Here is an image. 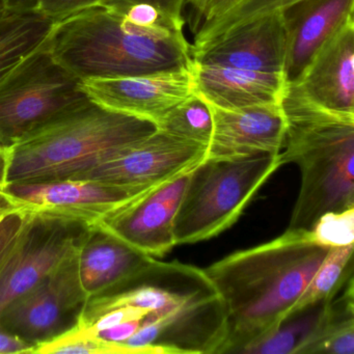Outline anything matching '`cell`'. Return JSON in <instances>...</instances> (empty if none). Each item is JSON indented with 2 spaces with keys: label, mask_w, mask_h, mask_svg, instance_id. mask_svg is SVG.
Returning <instances> with one entry per match:
<instances>
[{
  "label": "cell",
  "mask_w": 354,
  "mask_h": 354,
  "mask_svg": "<svg viewBox=\"0 0 354 354\" xmlns=\"http://www.w3.org/2000/svg\"><path fill=\"white\" fill-rule=\"evenodd\" d=\"M123 306L138 310V333L121 344L127 354L223 353L227 310L204 269L154 259L123 287L90 298L78 329Z\"/></svg>",
  "instance_id": "cell-1"
},
{
  "label": "cell",
  "mask_w": 354,
  "mask_h": 354,
  "mask_svg": "<svg viewBox=\"0 0 354 354\" xmlns=\"http://www.w3.org/2000/svg\"><path fill=\"white\" fill-rule=\"evenodd\" d=\"M328 250L310 232L287 230L272 241L234 252L204 269L227 310L229 333L223 353H240L277 328Z\"/></svg>",
  "instance_id": "cell-2"
},
{
  "label": "cell",
  "mask_w": 354,
  "mask_h": 354,
  "mask_svg": "<svg viewBox=\"0 0 354 354\" xmlns=\"http://www.w3.org/2000/svg\"><path fill=\"white\" fill-rule=\"evenodd\" d=\"M182 24L146 28L99 3L55 21L47 48L80 80L129 77L194 65Z\"/></svg>",
  "instance_id": "cell-3"
},
{
  "label": "cell",
  "mask_w": 354,
  "mask_h": 354,
  "mask_svg": "<svg viewBox=\"0 0 354 354\" xmlns=\"http://www.w3.org/2000/svg\"><path fill=\"white\" fill-rule=\"evenodd\" d=\"M281 107L286 134L279 157L301 174L287 230L310 232L325 213L354 208V115L324 109L291 84Z\"/></svg>",
  "instance_id": "cell-4"
},
{
  "label": "cell",
  "mask_w": 354,
  "mask_h": 354,
  "mask_svg": "<svg viewBox=\"0 0 354 354\" xmlns=\"http://www.w3.org/2000/svg\"><path fill=\"white\" fill-rule=\"evenodd\" d=\"M156 130L91 100L6 151L5 183L72 179Z\"/></svg>",
  "instance_id": "cell-5"
},
{
  "label": "cell",
  "mask_w": 354,
  "mask_h": 354,
  "mask_svg": "<svg viewBox=\"0 0 354 354\" xmlns=\"http://www.w3.org/2000/svg\"><path fill=\"white\" fill-rule=\"evenodd\" d=\"M281 165L279 153L204 159L190 171L176 213V245L204 241L232 227Z\"/></svg>",
  "instance_id": "cell-6"
},
{
  "label": "cell",
  "mask_w": 354,
  "mask_h": 354,
  "mask_svg": "<svg viewBox=\"0 0 354 354\" xmlns=\"http://www.w3.org/2000/svg\"><path fill=\"white\" fill-rule=\"evenodd\" d=\"M92 227L9 204L0 217V316L16 298L80 252Z\"/></svg>",
  "instance_id": "cell-7"
},
{
  "label": "cell",
  "mask_w": 354,
  "mask_h": 354,
  "mask_svg": "<svg viewBox=\"0 0 354 354\" xmlns=\"http://www.w3.org/2000/svg\"><path fill=\"white\" fill-rule=\"evenodd\" d=\"M90 101L82 80L57 63L45 45L0 82V149L6 152Z\"/></svg>",
  "instance_id": "cell-8"
},
{
  "label": "cell",
  "mask_w": 354,
  "mask_h": 354,
  "mask_svg": "<svg viewBox=\"0 0 354 354\" xmlns=\"http://www.w3.org/2000/svg\"><path fill=\"white\" fill-rule=\"evenodd\" d=\"M78 260L80 252L12 301L0 316V331L15 335L36 349L78 328L90 299L80 279Z\"/></svg>",
  "instance_id": "cell-9"
},
{
  "label": "cell",
  "mask_w": 354,
  "mask_h": 354,
  "mask_svg": "<svg viewBox=\"0 0 354 354\" xmlns=\"http://www.w3.org/2000/svg\"><path fill=\"white\" fill-rule=\"evenodd\" d=\"M207 147L157 129L129 148L72 178L147 192L189 173L206 158Z\"/></svg>",
  "instance_id": "cell-10"
},
{
  "label": "cell",
  "mask_w": 354,
  "mask_h": 354,
  "mask_svg": "<svg viewBox=\"0 0 354 354\" xmlns=\"http://www.w3.org/2000/svg\"><path fill=\"white\" fill-rule=\"evenodd\" d=\"M145 192L73 179L0 185V194L11 206L75 219L91 225L100 223Z\"/></svg>",
  "instance_id": "cell-11"
},
{
  "label": "cell",
  "mask_w": 354,
  "mask_h": 354,
  "mask_svg": "<svg viewBox=\"0 0 354 354\" xmlns=\"http://www.w3.org/2000/svg\"><path fill=\"white\" fill-rule=\"evenodd\" d=\"M82 88L97 104L157 128L171 109L198 93L194 64L145 75L84 80Z\"/></svg>",
  "instance_id": "cell-12"
},
{
  "label": "cell",
  "mask_w": 354,
  "mask_h": 354,
  "mask_svg": "<svg viewBox=\"0 0 354 354\" xmlns=\"http://www.w3.org/2000/svg\"><path fill=\"white\" fill-rule=\"evenodd\" d=\"M189 173L148 190L97 225L148 256H163L176 245L174 221Z\"/></svg>",
  "instance_id": "cell-13"
},
{
  "label": "cell",
  "mask_w": 354,
  "mask_h": 354,
  "mask_svg": "<svg viewBox=\"0 0 354 354\" xmlns=\"http://www.w3.org/2000/svg\"><path fill=\"white\" fill-rule=\"evenodd\" d=\"M207 104L212 117V134L205 159L281 152L286 134L281 103L236 109H221L208 102Z\"/></svg>",
  "instance_id": "cell-14"
},
{
  "label": "cell",
  "mask_w": 354,
  "mask_h": 354,
  "mask_svg": "<svg viewBox=\"0 0 354 354\" xmlns=\"http://www.w3.org/2000/svg\"><path fill=\"white\" fill-rule=\"evenodd\" d=\"M289 84L324 109L354 115V19L325 41Z\"/></svg>",
  "instance_id": "cell-15"
},
{
  "label": "cell",
  "mask_w": 354,
  "mask_h": 354,
  "mask_svg": "<svg viewBox=\"0 0 354 354\" xmlns=\"http://www.w3.org/2000/svg\"><path fill=\"white\" fill-rule=\"evenodd\" d=\"M285 24L281 13L250 22L192 55L194 62L217 67L285 72Z\"/></svg>",
  "instance_id": "cell-16"
},
{
  "label": "cell",
  "mask_w": 354,
  "mask_h": 354,
  "mask_svg": "<svg viewBox=\"0 0 354 354\" xmlns=\"http://www.w3.org/2000/svg\"><path fill=\"white\" fill-rule=\"evenodd\" d=\"M354 0H300L281 13L288 82L299 77L315 53L346 22L354 19Z\"/></svg>",
  "instance_id": "cell-17"
},
{
  "label": "cell",
  "mask_w": 354,
  "mask_h": 354,
  "mask_svg": "<svg viewBox=\"0 0 354 354\" xmlns=\"http://www.w3.org/2000/svg\"><path fill=\"white\" fill-rule=\"evenodd\" d=\"M154 258L132 248L99 225H93L80 252V274L90 298L125 286Z\"/></svg>",
  "instance_id": "cell-18"
},
{
  "label": "cell",
  "mask_w": 354,
  "mask_h": 354,
  "mask_svg": "<svg viewBox=\"0 0 354 354\" xmlns=\"http://www.w3.org/2000/svg\"><path fill=\"white\" fill-rule=\"evenodd\" d=\"M196 92L204 100L225 109L281 104L287 92L285 72H263L203 65L194 62Z\"/></svg>",
  "instance_id": "cell-19"
},
{
  "label": "cell",
  "mask_w": 354,
  "mask_h": 354,
  "mask_svg": "<svg viewBox=\"0 0 354 354\" xmlns=\"http://www.w3.org/2000/svg\"><path fill=\"white\" fill-rule=\"evenodd\" d=\"M55 24L36 10L0 12V82L46 45Z\"/></svg>",
  "instance_id": "cell-20"
},
{
  "label": "cell",
  "mask_w": 354,
  "mask_h": 354,
  "mask_svg": "<svg viewBox=\"0 0 354 354\" xmlns=\"http://www.w3.org/2000/svg\"><path fill=\"white\" fill-rule=\"evenodd\" d=\"M339 297L324 302L318 323L298 354H354L353 277Z\"/></svg>",
  "instance_id": "cell-21"
},
{
  "label": "cell",
  "mask_w": 354,
  "mask_h": 354,
  "mask_svg": "<svg viewBox=\"0 0 354 354\" xmlns=\"http://www.w3.org/2000/svg\"><path fill=\"white\" fill-rule=\"evenodd\" d=\"M353 250L354 244L329 248L324 260L288 316L335 297L348 279L353 277Z\"/></svg>",
  "instance_id": "cell-22"
},
{
  "label": "cell",
  "mask_w": 354,
  "mask_h": 354,
  "mask_svg": "<svg viewBox=\"0 0 354 354\" xmlns=\"http://www.w3.org/2000/svg\"><path fill=\"white\" fill-rule=\"evenodd\" d=\"M323 304L290 315L277 328L248 344L240 353L298 354L318 323Z\"/></svg>",
  "instance_id": "cell-23"
},
{
  "label": "cell",
  "mask_w": 354,
  "mask_h": 354,
  "mask_svg": "<svg viewBox=\"0 0 354 354\" xmlns=\"http://www.w3.org/2000/svg\"><path fill=\"white\" fill-rule=\"evenodd\" d=\"M300 0H243L233 9L202 24L194 32L192 55L232 30L273 14L283 13Z\"/></svg>",
  "instance_id": "cell-24"
},
{
  "label": "cell",
  "mask_w": 354,
  "mask_h": 354,
  "mask_svg": "<svg viewBox=\"0 0 354 354\" xmlns=\"http://www.w3.org/2000/svg\"><path fill=\"white\" fill-rule=\"evenodd\" d=\"M157 129L208 147L212 134L210 109L206 101L196 93L171 109Z\"/></svg>",
  "instance_id": "cell-25"
},
{
  "label": "cell",
  "mask_w": 354,
  "mask_h": 354,
  "mask_svg": "<svg viewBox=\"0 0 354 354\" xmlns=\"http://www.w3.org/2000/svg\"><path fill=\"white\" fill-rule=\"evenodd\" d=\"M35 353L127 354L119 343L105 341L98 335L74 329L35 349Z\"/></svg>",
  "instance_id": "cell-26"
},
{
  "label": "cell",
  "mask_w": 354,
  "mask_h": 354,
  "mask_svg": "<svg viewBox=\"0 0 354 354\" xmlns=\"http://www.w3.org/2000/svg\"><path fill=\"white\" fill-rule=\"evenodd\" d=\"M313 239L327 248L354 244V208L323 214L313 227Z\"/></svg>",
  "instance_id": "cell-27"
},
{
  "label": "cell",
  "mask_w": 354,
  "mask_h": 354,
  "mask_svg": "<svg viewBox=\"0 0 354 354\" xmlns=\"http://www.w3.org/2000/svg\"><path fill=\"white\" fill-rule=\"evenodd\" d=\"M243 0H186L185 9L192 14V26L194 32L202 24L227 13Z\"/></svg>",
  "instance_id": "cell-28"
},
{
  "label": "cell",
  "mask_w": 354,
  "mask_h": 354,
  "mask_svg": "<svg viewBox=\"0 0 354 354\" xmlns=\"http://www.w3.org/2000/svg\"><path fill=\"white\" fill-rule=\"evenodd\" d=\"M104 0H38L36 11L55 21L68 17L86 8L102 3Z\"/></svg>",
  "instance_id": "cell-29"
},
{
  "label": "cell",
  "mask_w": 354,
  "mask_h": 354,
  "mask_svg": "<svg viewBox=\"0 0 354 354\" xmlns=\"http://www.w3.org/2000/svg\"><path fill=\"white\" fill-rule=\"evenodd\" d=\"M185 1L186 0H104L102 3L115 7H125L133 3H148L157 8L169 19L185 24L183 18Z\"/></svg>",
  "instance_id": "cell-30"
},
{
  "label": "cell",
  "mask_w": 354,
  "mask_h": 354,
  "mask_svg": "<svg viewBox=\"0 0 354 354\" xmlns=\"http://www.w3.org/2000/svg\"><path fill=\"white\" fill-rule=\"evenodd\" d=\"M34 346L19 337L0 331V354L34 353Z\"/></svg>",
  "instance_id": "cell-31"
},
{
  "label": "cell",
  "mask_w": 354,
  "mask_h": 354,
  "mask_svg": "<svg viewBox=\"0 0 354 354\" xmlns=\"http://www.w3.org/2000/svg\"><path fill=\"white\" fill-rule=\"evenodd\" d=\"M38 0H3L5 9L16 11H30L36 10Z\"/></svg>",
  "instance_id": "cell-32"
},
{
  "label": "cell",
  "mask_w": 354,
  "mask_h": 354,
  "mask_svg": "<svg viewBox=\"0 0 354 354\" xmlns=\"http://www.w3.org/2000/svg\"><path fill=\"white\" fill-rule=\"evenodd\" d=\"M6 167H7V161H6L5 154H0V184L5 183Z\"/></svg>",
  "instance_id": "cell-33"
},
{
  "label": "cell",
  "mask_w": 354,
  "mask_h": 354,
  "mask_svg": "<svg viewBox=\"0 0 354 354\" xmlns=\"http://www.w3.org/2000/svg\"><path fill=\"white\" fill-rule=\"evenodd\" d=\"M1 185H3V184H1ZM8 208H9V204H8L7 201L0 194V217L3 216V213L6 212Z\"/></svg>",
  "instance_id": "cell-34"
},
{
  "label": "cell",
  "mask_w": 354,
  "mask_h": 354,
  "mask_svg": "<svg viewBox=\"0 0 354 354\" xmlns=\"http://www.w3.org/2000/svg\"><path fill=\"white\" fill-rule=\"evenodd\" d=\"M5 10V5H3V0H0V12H3Z\"/></svg>",
  "instance_id": "cell-35"
},
{
  "label": "cell",
  "mask_w": 354,
  "mask_h": 354,
  "mask_svg": "<svg viewBox=\"0 0 354 354\" xmlns=\"http://www.w3.org/2000/svg\"><path fill=\"white\" fill-rule=\"evenodd\" d=\"M5 151L3 150V149H0V154H5Z\"/></svg>",
  "instance_id": "cell-36"
},
{
  "label": "cell",
  "mask_w": 354,
  "mask_h": 354,
  "mask_svg": "<svg viewBox=\"0 0 354 354\" xmlns=\"http://www.w3.org/2000/svg\"><path fill=\"white\" fill-rule=\"evenodd\" d=\"M0 185H1V184H0Z\"/></svg>",
  "instance_id": "cell-37"
}]
</instances>
